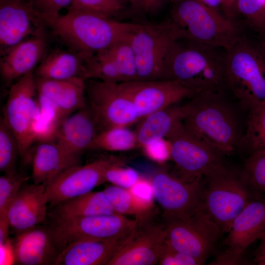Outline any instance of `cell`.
<instances>
[{
	"label": "cell",
	"instance_id": "obj_1",
	"mask_svg": "<svg viewBox=\"0 0 265 265\" xmlns=\"http://www.w3.org/2000/svg\"><path fill=\"white\" fill-rule=\"evenodd\" d=\"M216 49L182 36L177 38L166 52L162 80L180 81L197 93L223 92L226 88L225 55Z\"/></svg>",
	"mask_w": 265,
	"mask_h": 265
},
{
	"label": "cell",
	"instance_id": "obj_2",
	"mask_svg": "<svg viewBox=\"0 0 265 265\" xmlns=\"http://www.w3.org/2000/svg\"><path fill=\"white\" fill-rule=\"evenodd\" d=\"M222 93L195 95L188 102L183 124L191 134L225 155L238 148L243 133L235 110Z\"/></svg>",
	"mask_w": 265,
	"mask_h": 265
},
{
	"label": "cell",
	"instance_id": "obj_3",
	"mask_svg": "<svg viewBox=\"0 0 265 265\" xmlns=\"http://www.w3.org/2000/svg\"><path fill=\"white\" fill-rule=\"evenodd\" d=\"M39 18L76 52L89 55L106 50L125 38L133 26L70 8L64 15Z\"/></svg>",
	"mask_w": 265,
	"mask_h": 265
},
{
	"label": "cell",
	"instance_id": "obj_4",
	"mask_svg": "<svg viewBox=\"0 0 265 265\" xmlns=\"http://www.w3.org/2000/svg\"><path fill=\"white\" fill-rule=\"evenodd\" d=\"M226 52V88L247 110L265 103V56L255 41L239 36Z\"/></svg>",
	"mask_w": 265,
	"mask_h": 265
},
{
	"label": "cell",
	"instance_id": "obj_5",
	"mask_svg": "<svg viewBox=\"0 0 265 265\" xmlns=\"http://www.w3.org/2000/svg\"><path fill=\"white\" fill-rule=\"evenodd\" d=\"M171 21L182 37L226 51L239 37L235 22L198 0H178Z\"/></svg>",
	"mask_w": 265,
	"mask_h": 265
},
{
	"label": "cell",
	"instance_id": "obj_6",
	"mask_svg": "<svg viewBox=\"0 0 265 265\" xmlns=\"http://www.w3.org/2000/svg\"><path fill=\"white\" fill-rule=\"evenodd\" d=\"M204 178L203 209L222 233H228L234 219L252 201L245 174L225 165Z\"/></svg>",
	"mask_w": 265,
	"mask_h": 265
},
{
	"label": "cell",
	"instance_id": "obj_7",
	"mask_svg": "<svg viewBox=\"0 0 265 265\" xmlns=\"http://www.w3.org/2000/svg\"><path fill=\"white\" fill-rule=\"evenodd\" d=\"M40 114L32 70L10 85L2 116L17 139L20 157L25 164L31 161L32 147L35 142L34 124Z\"/></svg>",
	"mask_w": 265,
	"mask_h": 265
},
{
	"label": "cell",
	"instance_id": "obj_8",
	"mask_svg": "<svg viewBox=\"0 0 265 265\" xmlns=\"http://www.w3.org/2000/svg\"><path fill=\"white\" fill-rule=\"evenodd\" d=\"M47 219L46 223L60 253L76 242L123 235L130 231L137 221L135 218L132 219L117 213Z\"/></svg>",
	"mask_w": 265,
	"mask_h": 265
},
{
	"label": "cell",
	"instance_id": "obj_9",
	"mask_svg": "<svg viewBox=\"0 0 265 265\" xmlns=\"http://www.w3.org/2000/svg\"><path fill=\"white\" fill-rule=\"evenodd\" d=\"M181 36V31L171 21L160 24H133L128 39L135 57L136 80H162L169 46Z\"/></svg>",
	"mask_w": 265,
	"mask_h": 265
},
{
	"label": "cell",
	"instance_id": "obj_10",
	"mask_svg": "<svg viewBox=\"0 0 265 265\" xmlns=\"http://www.w3.org/2000/svg\"><path fill=\"white\" fill-rule=\"evenodd\" d=\"M171 146V159L175 174L186 181L203 179L225 165L223 155L197 138L183 122L166 137Z\"/></svg>",
	"mask_w": 265,
	"mask_h": 265
},
{
	"label": "cell",
	"instance_id": "obj_11",
	"mask_svg": "<svg viewBox=\"0 0 265 265\" xmlns=\"http://www.w3.org/2000/svg\"><path fill=\"white\" fill-rule=\"evenodd\" d=\"M85 84L88 106L98 133L113 128L128 127L140 120L133 101L119 83L89 79Z\"/></svg>",
	"mask_w": 265,
	"mask_h": 265
},
{
	"label": "cell",
	"instance_id": "obj_12",
	"mask_svg": "<svg viewBox=\"0 0 265 265\" xmlns=\"http://www.w3.org/2000/svg\"><path fill=\"white\" fill-rule=\"evenodd\" d=\"M166 241L177 250L205 263L214 250L221 230L203 208L191 216L163 222Z\"/></svg>",
	"mask_w": 265,
	"mask_h": 265
},
{
	"label": "cell",
	"instance_id": "obj_13",
	"mask_svg": "<svg viewBox=\"0 0 265 265\" xmlns=\"http://www.w3.org/2000/svg\"><path fill=\"white\" fill-rule=\"evenodd\" d=\"M151 182L155 199L162 211L163 222L189 217L203 208L202 179L186 181L161 170Z\"/></svg>",
	"mask_w": 265,
	"mask_h": 265
},
{
	"label": "cell",
	"instance_id": "obj_14",
	"mask_svg": "<svg viewBox=\"0 0 265 265\" xmlns=\"http://www.w3.org/2000/svg\"><path fill=\"white\" fill-rule=\"evenodd\" d=\"M167 233L164 223L150 216L138 220L108 265L158 264Z\"/></svg>",
	"mask_w": 265,
	"mask_h": 265
},
{
	"label": "cell",
	"instance_id": "obj_15",
	"mask_svg": "<svg viewBox=\"0 0 265 265\" xmlns=\"http://www.w3.org/2000/svg\"><path fill=\"white\" fill-rule=\"evenodd\" d=\"M119 84L133 101L140 120L156 111L191 99L198 94L176 80H133Z\"/></svg>",
	"mask_w": 265,
	"mask_h": 265
},
{
	"label": "cell",
	"instance_id": "obj_16",
	"mask_svg": "<svg viewBox=\"0 0 265 265\" xmlns=\"http://www.w3.org/2000/svg\"><path fill=\"white\" fill-rule=\"evenodd\" d=\"M225 240L226 251L211 265L243 263L245 250L265 233V202L252 200L234 219Z\"/></svg>",
	"mask_w": 265,
	"mask_h": 265
},
{
	"label": "cell",
	"instance_id": "obj_17",
	"mask_svg": "<svg viewBox=\"0 0 265 265\" xmlns=\"http://www.w3.org/2000/svg\"><path fill=\"white\" fill-rule=\"evenodd\" d=\"M108 158L88 164L72 166L60 173L46 185L50 208L71 198L89 192L106 182L104 172Z\"/></svg>",
	"mask_w": 265,
	"mask_h": 265
},
{
	"label": "cell",
	"instance_id": "obj_18",
	"mask_svg": "<svg viewBox=\"0 0 265 265\" xmlns=\"http://www.w3.org/2000/svg\"><path fill=\"white\" fill-rule=\"evenodd\" d=\"M13 263L18 265H55L60 252L45 222L9 239Z\"/></svg>",
	"mask_w": 265,
	"mask_h": 265
},
{
	"label": "cell",
	"instance_id": "obj_19",
	"mask_svg": "<svg viewBox=\"0 0 265 265\" xmlns=\"http://www.w3.org/2000/svg\"><path fill=\"white\" fill-rule=\"evenodd\" d=\"M43 24L25 0H0V44L2 54L42 29Z\"/></svg>",
	"mask_w": 265,
	"mask_h": 265
},
{
	"label": "cell",
	"instance_id": "obj_20",
	"mask_svg": "<svg viewBox=\"0 0 265 265\" xmlns=\"http://www.w3.org/2000/svg\"><path fill=\"white\" fill-rule=\"evenodd\" d=\"M48 205L45 185L25 182L9 209V229L16 235L44 223Z\"/></svg>",
	"mask_w": 265,
	"mask_h": 265
},
{
	"label": "cell",
	"instance_id": "obj_21",
	"mask_svg": "<svg viewBox=\"0 0 265 265\" xmlns=\"http://www.w3.org/2000/svg\"><path fill=\"white\" fill-rule=\"evenodd\" d=\"M47 44L43 29L13 47L2 54L0 72L4 83L12 82L34 70L44 54Z\"/></svg>",
	"mask_w": 265,
	"mask_h": 265
},
{
	"label": "cell",
	"instance_id": "obj_22",
	"mask_svg": "<svg viewBox=\"0 0 265 265\" xmlns=\"http://www.w3.org/2000/svg\"><path fill=\"white\" fill-rule=\"evenodd\" d=\"M132 230L117 237L74 243L60 253L55 265H108Z\"/></svg>",
	"mask_w": 265,
	"mask_h": 265
},
{
	"label": "cell",
	"instance_id": "obj_23",
	"mask_svg": "<svg viewBox=\"0 0 265 265\" xmlns=\"http://www.w3.org/2000/svg\"><path fill=\"white\" fill-rule=\"evenodd\" d=\"M81 157L73 155L55 142L38 143L31 154L33 183L46 185L68 168L80 164Z\"/></svg>",
	"mask_w": 265,
	"mask_h": 265
},
{
	"label": "cell",
	"instance_id": "obj_24",
	"mask_svg": "<svg viewBox=\"0 0 265 265\" xmlns=\"http://www.w3.org/2000/svg\"><path fill=\"white\" fill-rule=\"evenodd\" d=\"M98 134L94 117L87 106L64 120L55 142L68 153L81 157Z\"/></svg>",
	"mask_w": 265,
	"mask_h": 265
},
{
	"label": "cell",
	"instance_id": "obj_25",
	"mask_svg": "<svg viewBox=\"0 0 265 265\" xmlns=\"http://www.w3.org/2000/svg\"><path fill=\"white\" fill-rule=\"evenodd\" d=\"M37 93L53 102L68 117L87 106L85 80L81 77L56 80L35 78Z\"/></svg>",
	"mask_w": 265,
	"mask_h": 265
},
{
	"label": "cell",
	"instance_id": "obj_26",
	"mask_svg": "<svg viewBox=\"0 0 265 265\" xmlns=\"http://www.w3.org/2000/svg\"><path fill=\"white\" fill-rule=\"evenodd\" d=\"M189 102L176 104L156 111L142 118L135 131L138 147L166 137L182 123L189 109Z\"/></svg>",
	"mask_w": 265,
	"mask_h": 265
},
{
	"label": "cell",
	"instance_id": "obj_27",
	"mask_svg": "<svg viewBox=\"0 0 265 265\" xmlns=\"http://www.w3.org/2000/svg\"><path fill=\"white\" fill-rule=\"evenodd\" d=\"M104 191H90L62 201L48 212L47 218L94 216L115 213Z\"/></svg>",
	"mask_w": 265,
	"mask_h": 265
},
{
	"label": "cell",
	"instance_id": "obj_28",
	"mask_svg": "<svg viewBox=\"0 0 265 265\" xmlns=\"http://www.w3.org/2000/svg\"><path fill=\"white\" fill-rule=\"evenodd\" d=\"M86 54L76 52L57 50L45 57L37 67L36 78L63 80L76 77L84 79Z\"/></svg>",
	"mask_w": 265,
	"mask_h": 265
},
{
	"label": "cell",
	"instance_id": "obj_29",
	"mask_svg": "<svg viewBox=\"0 0 265 265\" xmlns=\"http://www.w3.org/2000/svg\"><path fill=\"white\" fill-rule=\"evenodd\" d=\"M40 114L34 127L35 142H55L59 128L67 118L60 108L48 98L38 94Z\"/></svg>",
	"mask_w": 265,
	"mask_h": 265
},
{
	"label": "cell",
	"instance_id": "obj_30",
	"mask_svg": "<svg viewBox=\"0 0 265 265\" xmlns=\"http://www.w3.org/2000/svg\"><path fill=\"white\" fill-rule=\"evenodd\" d=\"M84 79H97L115 83L122 82L120 71L109 48L86 56Z\"/></svg>",
	"mask_w": 265,
	"mask_h": 265
},
{
	"label": "cell",
	"instance_id": "obj_31",
	"mask_svg": "<svg viewBox=\"0 0 265 265\" xmlns=\"http://www.w3.org/2000/svg\"><path fill=\"white\" fill-rule=\"evenodd\" d=\"M248 111L246 128L238 148L250 154L265 149V103L255 105Z\"/></svg>",
	"mask_w": 265,
	"mask_h": 265
},
{
	"label": "cell",
	"instance_id": "obj_32",
	"mask_svg": "<svg viewBox=\"0 0 265 265\" xmlns=\"http://www.w3.org/2000/svg\"><path fill=\"white\" fill-rule=\"evenodd\" d=\"M138 147L135 131L127 127L111 128L98 133L88 150L106 151H126Z\"/></svg>",
	"mask_w": 265,
	"mask_h": 265
},
{
	"label": "cell",
	"instance_id": "obj_33",
	"mask_svg": "<svg viewBox=\"0 0 265 265\" xmlns=\"http://www.w3.org/2000/svg\"><path fill=\"white\" fill-rule=\"evenodd\" d=\"M20 157L17 139L3 117L0 121V170L4 173L18 171L17 162Z\"/></svg>",
	"mask_w": 265,
	"mask_h": 265
},
{
	"label": "cell",
	"instance_id": "obj_34",
	"mask_svg": "<svg viewBox=\"0 0 265 265\" xmlns=\"http://www.w3.org/2000/svg\"><path fill=\"white\" fill-rule=\"evenodd\" d=\"M109 49L118 66L122 82L136 80V59L128 35L110 47Z\"/></svg>",
	"mask_w": 265,
	"mask_h": 265
},
{
	"label": "cell",
	"instance_id": "obj_35",
	"mask_svg": "<svg viewBox=\"0 0 265 265\" xmlns=\"http://www.w3.org/2000/svg\"><path fill=\"white\" fill-rule=\"evenodd\" d=\"M104 176L106 182L128 189L141 178L137 171L132 167H124L122 161L114 157L108 158Z\"/></svg>",
	"mask_w": 265,
	"mask_h": 265
},
{
	"label": "cell",
	"instance_id": "obj_36",
	"mask_svg": "<svg viewBox=\"0 0 265 265\" xmlns=\"http://www.w3.org/2000/svg\"><path fill=\"white\" fill-rule=\"evenodd\" d=\"M30 178L18 171L0 177V218L8 216L9 208L20 188Z\"/></svg>",
	"mask_w": 265,
	"mask_h": 265
},
{
	"label": "cell",
	"instance_id": "obj_37",
	"mask_svg": "<svg viewBox=\"0 0 265 265\" xmlns=\"http://www.w3.org/2000/svg\"><path fill=\"white\" fill-rule=\"evenodd\" d=\"M243 171L250 187L265 192V149L250 153Z\"/></svg>",
	"mask_w": 265,
	"mask_h": 265
},
{
	"label": "cell",
	"instance_id": "obj_38",
	"mask_svg": "<svg viewBox=\"0 0 265 265\" xmlns=\"http://www.w3.org/2000/svg\"><path fill=\"white\" fill-rule=\"evenodd\" d=\"M129 190L140 215L138 220L152 216L155 199L151 182L140 178Z\"/></svg>",
	"mask_w": 265,
	"mask_h": 265
},
{
	"label": "cell",
	"instance_id": "obj_39",
	"mask_svg": "<svg viewBox=\"0 0 265 265\" xmlns=\"http://www.w3.org/2000/svg\"><path fill=\"white\" fill-rule=\"evenodd\" d=\"M115 213L132 215L139 220L140 215L135 207L129 189L112 185L103 190Z\"/></svg>",
	"mask_w": 265,
	"mask_h": 265
},
{
	"label": "cell",
	"instance_id": "obj_40",
	"mask_svg": "<svg viewBox=\"0 0 265 265\" xmlns=\"http://www.w3.org/2000/svg\"><path fill=\"white\" fill-rule=\"evenodd\" d=\"M69 8L110 18L122 9L120 0H72Z\"/></svg>",
	"mask_w": 265,
	"mask_h": 265
},
{
	"label": "cell",
	"instance_id": "obj_41",
	"mask_svg": "<svg viewBox=\"0 0 265 265\" xmlns=\"http://www.w3.org/2000/svg\"><path fill=\"white\" fill-rule=\"evenodd\" d=\"M237 9L255 31L265 26V5L263 0H238Z\"/></svg>",
	"mask_w": 265,
	"mask_h": 265
},
{
	"label": "cell",
	"instance_id": "obj_42",
	"mask_svg": "<svg viewBox=\"0 0 265 265\" xmlns=\"http://www.w3.org/2000/svg\"><path fill=\"white\" fill-rule=\"evenodd\" d=\"M39 18H54L60 11L71 5L72 0H25Z\"/></svg>",
	"mask_w": 265,
	"mask_h": 265
},
{
	"label": "cell",
	"instance_id": "obj_43",
	"mask_svg": "<svg viewBox=\"0 0 265 265\" xmlns=\"http://www.w3.org/2000/svg\"><path fill=\"white\" fill-rule=\"evenodd\" d=\"M141 148L148 158L159 163H163L171 159L170 143L166 138L154 140Z\"/></svg>",
	"mask_w": 265,
	"mask_h": 265
},
{
	"label": "cell",
	"instance_id": "obj_44",
	"mask_svg": "<svg viewBox=\"0 0 265 265\" xmlns=\"http://www.w3.org/2000/svg\"><path fill=\"white\" fill-rule=\"evenodd\" d=\"M158 264L160 265H199L195 259L177 250L166 240L163 246Z\"/></svg>",
	"mask_w": 265,
	"mask_h": 265
},
{
	"label": "cell",
	"instance_id": "obj_45",
	"mask_svg": "<svg viewBox=\"0 0 265 265\" xmlns=\"http://www.w3.org/2000/svg\"><path fill=\"white\" fill-rule=\"evenodd\" d=\"M134 8L144 12L155 10L160 2L159 0H128Z\"/></svg>",
	"mask_w": 265,
	"mask_h": 265
},
{
	"label": "cell",
	"instance_id": "obj_46",
	"mask_svg": "<svg viewBox=\"0 0 265 265\" xmlns=\"http://www.w3.org/2000/svg\"><path fill=\"white\" fill-rule=\"evenodd\" d=\"M238 0H221V7L223 14L228 19L235 22V18L238 13Z\"/></svg>",
	"mask_w": 265,
	"mask_h": 265
},
{
	"label": "cell",
	"instance_id": "obj_47",
	"mask_svg": "<svg viewBox=\"0 0 265 265\" xmlns=\"http://www.w3.org/2000/svg\"><path fill=\"white\" fill-rule=\"evenodd\" d=\"M261 243L255 252L254 261L258 265H265V233L260 238Z\"/></svg>",
	"mask_w": 265,
	"mask_h": 265
},
{
	"label": "cell",
	"instance_id": "obj_48",
	"mask_svg": "<svg viewBox=\"0 0 265 265\" xmlns=\"http://www.w3.org/2000/svg\"><path fill=\"white\" fill-rule=\"evenodd\" d=\"M255 31L257 33L255 41L265 56V26Z\"/></svg>",
	"mask_w": 265,
	"mask_h": 265
},
{
	"label": "cell",
	"instance_id": "obj_49",
	"mask_svg": "<svg viewBox=\"0 0 265 265\" xmlns=\"http://www.w3.org/2000/svg\"><path fill=\"white\" fill-rule=\"evenodd\" d=\"M204 4L218 10L221 7V0H198Z\"/></svg>",
	"mask_w": 265,
	"mask_h": 265
},
{
	"label": "cell",
	"instance_id": "obj_50",
	"mask_svg": "<svg viewBox=\"0 0 265 265\" xmlns=\"http://www.w3.org/2000/svg\"><path fill=\"white\" fill-rule=\"evenodd\" d=\"M159 0L161 2V1L165 0Z\"/></svg>",
	"mask_w": 265,
	"mask_h": 265
},
{
	"label": "cell",
	"instance_id": "obj_51",
	"mask_svg": "<svg viewBox=\"0 0 265 265\" xmlns=\"http://www.w3.org/2000/svg\"><path fill=\"white\" fill-rule=\"evenodd\" d=\"M264 0V2L265 5V0Z\"/></svg>",
	"mask_w": 265,
	"mask_h": 265
}]
</instances>
